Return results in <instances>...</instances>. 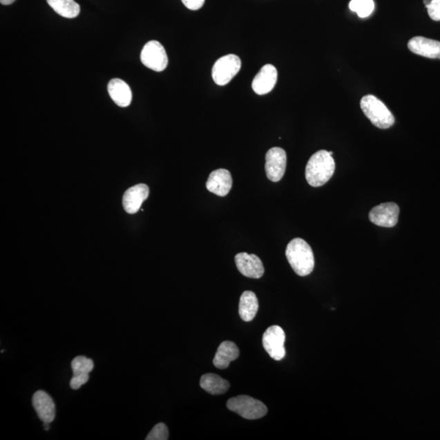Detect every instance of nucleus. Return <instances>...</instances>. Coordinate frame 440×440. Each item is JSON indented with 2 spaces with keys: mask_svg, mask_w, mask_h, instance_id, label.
Segmentation results:
<instances>
[{
  "mask_svg": "<svg viewBox=\"0 0 440 440\" xmlns=\"http://www.w3.org/2000/svg\"><path fill=\"white\" fill-rule=\"evenodd\" d=\"M335 171V162L329 152L320 151L313 154L308 161L305 176L312 187H321L331 179Z\"/></svg>",
  "mask_w": 440,
  "mask_h": 440,
  "instance_id": "nucleus-1",
  "label": "nucleus"
},
{
  "mask_svg": "<svg viewBox=\"0 0 440 440\" xmlns=\"http://www.w3.org/2000/svg\"><path fill=\"white\" fill-rule=\"evenodd\" d=\"M287 260L296 274L306 276L312 274L315 267L313 251L307 242L301 238H294L285 251Z\"/></svg>",
  "mask_w": 440,
  "mask_h": 440,
  "instance_id": "nucleus-2",
  "label": "nucleus"
},
{
  "mask_svg": "<svg viewBox=\"0 0 440 440\" xmlns=\"http://www.w3.org/2000/svg\"><path fill=\"white\" fill-rule=\"evenodd\" d=\"M361 107L363 113L372 124L380 129H388L394 124V117L379 99L368 95L361 99Z\"/></svg>",
  "mask_w": 440,
  "mask_h": 440,
  "instance_id": "nucleus-3",
  "label": "nucleus"
},
{
  "mask_svg": "<svg viewBox=\"0 0 440 440\" xmlns=\"http://www.w3.org/2000/svg\"><path fill=\"white\" fill-rule=\"evenodd\" d=\"M229 410L244 419L256 420L267 414V408L264 403L248 396H239L229 399L227 402Z\"/></svg>",
  "mask_w": 440,
  "mask_h": 440,
  "instance_id": "nucleus-4",
  "label": "nucleus"
},
{
  "mask_svg": "<svg viewBox=\"0 0 440 440\" xmlns=\"http://www.w3.org/2000/svg\"><path fill=\"white\" fill-rule=\"evenodd\" d=\"M240 67L242 61L239 57L233 54L222 57L212 68L213 80L219 86L228 84L238 74Z\"/></svg>",
  "mask_w": 440,
  "mask_h": 440,
  "instance_id": "nucleus-5",
  "label": "nucleus"
},
{
  "mask_svg": "<svg viewBox=\"0 0 440 440\" xmlns=\"http://www.w3.org/2000/svg\"><path fill=\"white\" fill-rule=\"evenodd\" d=\"M140 60L144 66L156 72H162L169 66V57L164 47L155 40L149 41L144 45Z\"/></svg>",
  "mask_w": 440,
  "mask_h": 440,
  "instance_id": "nucleus-6",
  "label": "nucleus"
},
{
  "mask_svg": "<svg viewBox=\"0 0 440 440\" xmlns=\"http://www.w3.org/2000/svg\"><path fill=\"white\" fill-rule=\"evenodd\" d=\"M285 334L278 325H272L267 329L262 336V345L271 358L275 361H281L285 356Z\"/></svg>",
  "mask_w": 440,
  "mask_h": 440,
  "instance_id": "nucleus-7",
  "label": "nucleus"
},
{
  "mask_svg": "<svg viewBox=\"0 0 440 440\" xmlns=\"http://www.w3.org/2000/svg\"><path fill=\"white\" fill-rule=\"evenodd\" d=\"M287 156L283 149L274 147L266 154L265 171L267 178L272 182H278L283 178L287 169Z\"/></svg>",
  "mask_w": 440,
  "mask_h": 440,
  "instance_id": "nucleus-8",
  "label": "nucleus"
},
{
  "mask_svg": "<svg viewBox=\"0 0 440 440\" xmlns=\"http://www.w3.org/2000/svg\"><path fill=\"white\" fill-rule=\"evenodd\" d=\"M400 208L397 204L387 202L380 204L372 209L370 212V220L372 223L384 228H393L398 223Z\"/></svg>",
  "mask_w": 440,
  "mask_h": 440,
  "instance_id": "nucleus-9",
  "label": "nucleus"
},
{
  "mask_svg": "<svg viewBox=\"0 0 440 440\" xmlns=\"http://www.w3.org/2000/svg\"><path fill=\"white\" fill-rule=\"evenodd\" d=\"M236 265L243 276L249 278H261L265 274V267L260 258L247 253H239L235 256Z\"/></svg>",
  "mask_w": 440,
  "mask_h": 440,
  "instance_id": "nucleus-10",
  "label": "nucleus"
},
{
  "mask_svg": "<svg viewBox=\"0 0 440 440\" xmlns=\"http://www.w3.org/2000/svg\"><path fill=\"white\" fill-rule=\"evenodd\" d=\"M278 70L274 66L267 64L262 66L252 82L254 92L258 95L269 93L278 82Z\"/></svg>",
  "mask_w": 440,
  "mask_h": 440,
  "instance_id": "nucleus-11",
  "label": "nucleus"
},
{
  "mask_svg": "<svg viewBox=\"0 0 440 440\" xmlns=\"http://www.w3.org/2000/svg\"><path fill=\"white\" fill-rule=\"evenodd\" d=\"M208 191L220 197H225L233 186L232 175L225 169H219L211 172L207 181Z\"/></svg>",
  "mask_w": 440,
  "mask_h": 440,
  "instance_id": "nucleus-12",
  "label": "nucleus"
},
{
  "mask_svg": "<svg viewBox=\"0 0 440 440\" xmlns=\"http://www.w3.org/2000/svg\"><path fill=\"white\" fill-rule=\"evenodd\" d=\"M149 194V189L146 184H140L126 190L122 198V205L128 214L133 215L138 212L143 202L146 200Z\"/></svg>",
  "mask_w": 440,
  "mask_h": 440,
  "instance_id": "nucleus-13",
  "label": "nucleus"
},
{
  "mask_svg": "<svg viewBox=\"0 0 440 440\" xmlns=\"http://www.w3.org/2000/svg\"><path fill=\"white\" fill-rule=\"evenodd\" d=\"M32 403L43 423H52L56 417V405L46 392H36L32 398Z\"/></svg>",
  "mask_w": 440,
  "mask_h": 440,
  "instance_id": "nucleus-14",
  "label": "nucleus"
},
{
  "mask_svg": "<svg viewBox=\"0 0 440 440\" xmlns=\"http://www.w3.org/2000/svg\"><path fill=\"white\" fill-rule=\"evenodd\" d=\"M408 49L412 52L424 57L440 59V42L437 40L426 39L417 36L408 44Z\"/></svg>",
  "mask_w": 440,
  "mask_h": 440,
  "instance_id": "nucleus-15",
  "label": "nucleus"
},
{
  "mask_svg": "<svg viewBox=\"0 0 440 440\" xmlns=\"http://www.w3.org/2000/svg\"><path fill=\"white\" fill-rule=\"evenodd\" d=\"M108 92L113 102L119 107H128L133 101V93L129 85L119 79L111 80L108 84Z\"/></svg>",
  "mask_w": 440,
  "mask_h": 440,
  "instance_id": "nucleus-16",
  "label": "nucleus"
},
{
  "mask_svg": "<svg viewBox=\"0 0 440 440\" xmlns=\"http://www.w3.org/2000/svg\"><path fill=\"white\" fill-rule=\"evenodd\" d=\"M240 356L239 349L234 343L225 341L220 345L216 353L213 364L217 369L228 368L231 362L238 359Z\"/></svg>",
  "mask_w": 440,
  "mask_h": 440,
  "instance_id": "nucleus-17",
  "label": "nucleus"
},
{
  "mask_svg": "<svg viewBox=\"0 0 440 440\" xmlns=\"http://www.w3.org/2000/svg\"><path fill=\"white\" fill-rule=\"evenodd\" d=\"M258 311V300L252 291H245L240 298L239 315L244 321L249 322L255 318Z\"/></svg>",
  "mask_w": 440,
  "mask_h": 440,
  "instance_id": "nucleus-18",
  "label": "nucleus"
},
{
  "mask_svg": "<svg viewBox=\"0 0 440 440\" xmlns=\"http://www.w3.org/2000/svg\"><path fill=\"white\" fill-rule=\"evenodd\" d=\"M200 385L203 390L211 394H223L229 391L230 384L215 374H204L200 381Z\"/></svg>",
  "mask_w": 440,
  "mask_h": 440,
  "instance_id": "nucleus-19",
  "label": "nucleus"
},
{
  "mask_svg": "<svg viewBox=\"0 0 440 440\" xmlns=\"http://www.w3.org/2000/svg\"><path fill=\"white\" fill-rule=\"evenodd\" d=\"M48 6L57 15L66 18H75L80 13V6L75 0H47Z\"/></svg>",
  "mask_w": 440,
  "mask_h": 440,
  "instance_id": "nucleus-20",
  "label": "nucleus"
},
{
  "mask_svg": "<svg viewBox=\"0 0 440 440\" xmlns=\"http://www.w3.org/2000/svg\"><path fill=\"white\" fill-rule=\"evenodd\" d=\"M349 8L360 17L365 18L374 12V0H352Z\"/></svg>",
  "mask_w": 440,
  "mask_h": 440,
  "instance_id": "nucleus-21",
  "label": "nucleus"
},
{
  "mask_svg": "<svg viewBox=\"0 0 440 440\" xmlns=\"http://www.w3.org/2000/svg\"><path fill=\"white\" fill-rule=\"evenodd\" d=\"M73 374H89L94 369V362L85 356H77L71 363Z\"/></svg>",
  "mask_w": 440,
  "mask_h": 440,
  "instance_id": "nucleus-22",
  "label": "nucleus"
},
{
  "mask_svg": "<svg viewBox=\"0 0 440 440\" xmlns=\"http://www.w3.org/2000/svg\"><path fill=\"white\" fill-rule=\"evenodd\" d=\"M169 438V428L164 423H158L147 435L146 440H167Z\"/></svg>",
  "mask_w": 440,
  "mask_h": 440,
  "instance_id": "nucleus-23",
  "label": "nucleus"
},
{
  "mask_svg": "<svg viewBox=\"0 0 440 440\" xmlns=\"http://www.w3.org/2000/svg\"><path fill=\"white\" fill-rule=\"evenodd\" d=\"M89 381V374H74L70 380V385L73 390H78Z\"/></svg>",
  "mask_w": 440,
  "mask_h": 440,
  "instance_id": "nucleus-24",
  "label": "nucleus"
},
{
  "mask_svg": "<svg viewBox=\"0 0 440 440\" xmlns=\"http://www.w3.org/2000/svg\"><path fill=\"white\" fill-rule=\"evenodd\" d=\"M428 15L433 21H440V0H432L428 7Z\"/></svg>",
  "mask_w": 440,
  "mask_h": 440,
  "instance_id": "nucleus-25",
  "label": "nucleus"
},
{
  "mask_svg": "<svg viewBox=\"0 0 440 440\" xmlns=\"http://www.w3.org/2000/svg\"><path fill=\"white\" fill-rule=\"evenodd\" d=\"M184 6L189 10L196 11L202 8L205 0H182Z\"/></svg>",
  "mask_w": 440,
  "mask_h": 440,
  "instance_id": "nucleus-26",
  "label": "nucleus"
},
{
  "mask_svg": "<svg viewBox=\"0 0 440 440\" xmlns=\"http://www.w3.org/2000/svg\"><path fill=\"white\" fill-rule=\"evenodd\" d=\"M0 2H1L3 6H9V4L15 3V0H0Z\"/></svg>",
  "mask_w": 440,
  "mask_h": 440,
  "instance_id": "nucleus-27",
  "label": "nucleus"
},
{
  "mask_svg": "<svg viewBox=\"0 0 440 440\" xmlns=\"http://www.w3.org/2000/svg\"><path fill=\"white\" fill-rule=\"evenodd\" d=\"M50 423H44V428L45 429V430H49L50 429Z\"/></svg>",
  "mask_w": 440,
  "mask_h": 440,
  "instance_id": "nucleus-28",
  "label": "nucleus"
},
{
  "mask_svg": "<svg viewBox=\"0 0 440 440\" xmlns=\"http://www.w3.org/2000/svg\"><path fill=\"white\" fill-rule=\"evenodd\" d=\"M430 2H432V0H424L423 3L425 4V8L429 6Z\"/></svg>",
  "mask_w": 440,
  "mask_h": 440,
  "instance_id": "nucleus-29",
  "label": "nucleus"
}]
</instances>
